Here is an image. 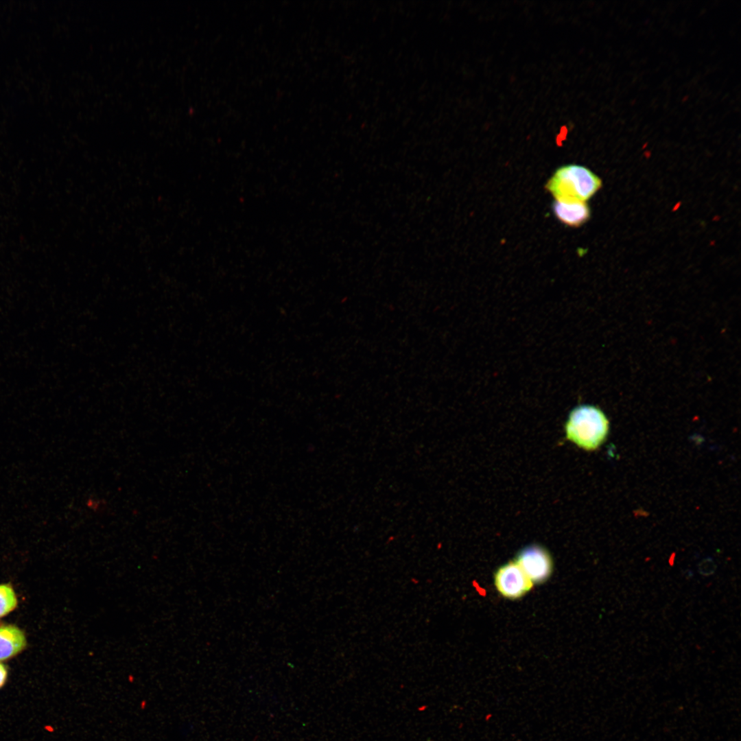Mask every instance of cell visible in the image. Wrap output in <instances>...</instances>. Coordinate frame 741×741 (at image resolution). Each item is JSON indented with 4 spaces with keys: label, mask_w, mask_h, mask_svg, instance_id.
I'll return each instance as SVG.
<instances>
[{
    "label": "cell",
    "mask_w": 741,
    "mask_h": 741,
    "mask_svg": "<svg viewBox=\"0 0 741 741\" xmlns=\"http://www.w3.org/2000/svg\"><path fill=\"white\" fill-rule=\"evenodd\" d=\"M609 422L598 407L580 405L569 412L565 425L567 438L587 451L596 450L605 440Z\"/></svg>",
    "instance_id": "1"
},
{
    "label": "cell",
    "mask_w": 741,
    "mask_h": 741,
    "mask_svg": "<svg viewBox=\"0 0 741 741\" xmlns=\"http://www.w3.org/2000/svg\"><path fill=\"white\" fill-rule=\"evenodd\" d=\"M600 187V179L591 170L574 164L556 169L545 185L555 200L585 202Z\"/></svg>",
    "instance_id": "2"
},
{
    "label": "cell",
    "mask_w": 741,
    "mask_h": 741,
    "mask_svg": "<svg viewBox=\"0 0 741 741\" xmlns=\"http://www.w3.org/2000/svg\"><path fill=\"white\" fill-rule=\"evenodd\" d=\"M494 584L504 598L515 600L523 597L532 588L533 583L516 561L499 567L494 575Z\"/></svg>",
    "instance_id": "3"
},
{
    "label": "cell",
    "mask_w": 741,
    "mask_h": 741,
    "mask_svg": "<svg viewBox=\"0 0 741 741\" xmlns=\"http://www.w3.org/2000/svg\"><path fill=\"white\" fill-rule=\"evenodd\" d=\"M515 561L533 584L546 581L553 571L550 554L539 545H531L521 550Z\"/></svg>",
    "instance_id": "4"
},
{
    "label": "cell",
    "mask_w": 741,
    "mask_h": 741,
    "mask_svg": "<svg viewBox=\"0 0 741 741\" xmlns=\"http://www.w3.org/2000/svg\"><path fill=\"white\" fill-rule=\"evenodd\" d=\"M25 632L18 626L0 623V661L10 660L21 653L27 647Z\"/></svg>",
    "instance_id": "5"
},
{
    "label": "cell",
    "mask_w": 741,
    "mask_h": 741,
    "mask_svg": "<svg viewBox=\"0 0 741 741\" xmlns=\"http://www.w3.org/2000/svg\"><path fill=\"white\" fill-rule=\"evenodd\" d=\"M555 216L563 224L578 226L585 222L590 214L585 202L555 200L552 206Z\"/></svg>",
    "instance_id": "6"
},
{
    "label": "cell",
    "mask_w": 741,
    "mask_h": 741,
    "mask_svg": "<svg viewBox=\"0 0 741 741\" xmlns=\"http://www.w3.org/2000/svg\"><path fill=\"white\" fill-rule=\"evenodd\" d=\"M18 606V598L16 591L10 583L0 584V619L5 617L16 609Z\"/></svg>",
    "instance_id": "7"
},
{
    "label": "cell",
    "mask_w": 741,
    "mask_h": 741,
    "mask_svg": "<svg viewBox=\"0 0 741 741\" xmlns=\"http://www.w3.org/2000/svg\"><path fill=\"white\" fill-rule=\"evenodd\" d=\"M696 567L701 576L708 577L716 573L718 566L711 557L707 556L697 564Z\"/></svg>",
    "instance_id": "8"
},
{
    "label": "cell",
    "mask_w": 741,
    "mask_h": 741,
    "mask_svg": "<svg viewBox=\"0 0 741 741\" xmlns=\"http://www.w3.org/2000/svg\"><path fill=\"white\" fill-rule=\"evenodd\" d=\"M9 677L8 668L0 661V690L6 685Z\"/></svg>",
    "instance_id": "9"
},
{
    "label": "cell",
    "mask_w": 741,
    "mask_h": 741,
    "mask_svg": "<svg viewBox=\"0 0 741 741\" xmlns=\"http://www.w3.org/2000/svg\"><path fill=\"white\" fill-rule=\"evenodd\" d=\"M683 576L687 579H690V578H693V576H694V571L692 569H687L683 572Z\"/></svg>",
    "instance_id": "10"
}]
</instances>
